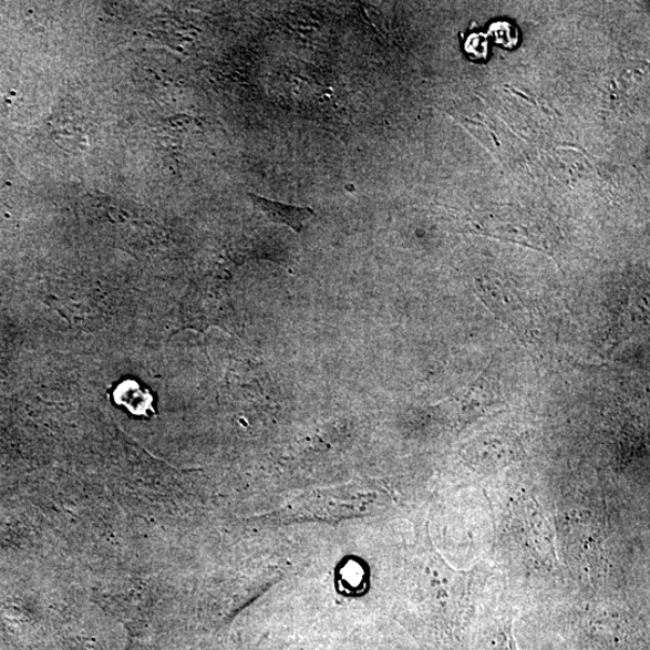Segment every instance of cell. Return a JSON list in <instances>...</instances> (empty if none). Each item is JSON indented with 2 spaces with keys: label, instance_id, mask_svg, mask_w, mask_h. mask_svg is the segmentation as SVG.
Masks as SVG:
<instances>
[{
  "label": "cell",
  "instance_id": "obj_5",
  "mask_svg": "<svg viewBox=\"0 0 650 650\" xmlns=\"http://www.w3.org/2000/svg\"><path fill=\"white\" fill-rule=\"evenodd\" d=\"M464 51L466 56L475 62L486 61L489 56L488 35L472 33L465 40Z\"/></svg>",
  "mask_w": 650,
  "mask_h": 650
},
{
  "label": "cell",
  "instance_id": "obj_3",
  "mask_svg": "<svg viewBox=\"0 0 650 650\" xmlns=\"http://www.w3.org/2000/svg\"><path fill=\"white\" fill-rule=\"evenodd\" d=\"M483 650H519L512 631V620L494 621L483 632Z\"/></svg>",
  "mask_w": 650,
  "mask_h": 650
},
{
  "label": "cell",
  "instance_id": "obj_2",
  "mask_svg": "<svg viewBox=\"0 0 650 650\" xmlns=\"http://www.w3.org/2000/svg\"><path fill=\"white\" fill-rule=\"evenodd\" d=\"M256 209L265 215L270 223L276 225H283L301 233L303 225L307 220L314 216V211L310 207H298L292 205L282 204L279 202L268 200L257 195H250Z\"/></svg>",
  "mask_w": 650,
  "mask_h": 650
},
{
  "label": "cell",
  "instance_id": "obj_1",
  "mask_svg": "<svg viewBox=\"0 0 650 650\" xmlns=\"http://www.w3.org/2000/svg\"><path fill=\"white\" fill-rule=\"evenodd\" d=\"M375 497V494L357 492L354 487L316 491L297 497L292 503L259 519L279 523L338 522L364 515Z\"/></svg>",
  "mask_w": 650,
  "mask_h": 650
},
{
  "label": "cell",
  "instance_id": "obj_4",
  "mask_svg": "<svg viewBox=\"0 0 650 650\" xmlns=\"http://www.w3.org/2000/svg\"><path fill=\"white\" fill-rule=\"evenodd\" d=\"M488 35L494 43L504 49L512 50L519 44V31L515 24L508 21H496L489 25Z\"/></svg>",
  "mask_w": 650,
  "mask_h": 650
}]
</instances>
